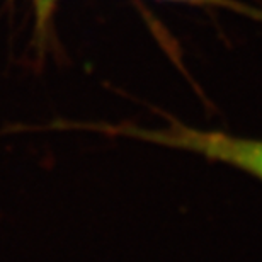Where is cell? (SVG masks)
Listing matches in <instances>:
<instances>
[{
	"mask_svg": "<svg viewBox=\"0 0 262 262\" xmlns=\"http://www.w3.org/2000/svg\"><path fill=\"white\" fill-rule=\"evenodd\" d=\"M34 10H36V33L39 36V45L41 48L45 46L46 34H48V24L53 15L55 5L58 0H33Z\"/></svg>",
	"mask_w": 262,
	"mask_h": 262,
	"instance_id": "2",
	"label": "cell"
},
{
	"mask_svg": "<svg viewBox=\"0 0 262 262\" xmlns=\"http://www.w3.org/2000/svg\"><path fill=\"white\" fill-rule=\"evenodd\" d=\"M82 129H94L109 136H123L151 145L191 151L204 159L235 167L262 182V140L245 138L218 129H201L179 121L159 128L136 124H80Z\"/></svg>",
	"mask_w": 262,
	"mask_h": 262,
	"instance_id": "1",
	"label": "cell"
},
{
	"mask_svg": "<svg viewBox=\"0 0 262 262\" xmlns=\"http://www.w3.org/2000/svg\"><path fill=\"white\" fill-rule=\"evenodd\" d=\"M169 2H181V4H192V5H204V7H227V9H237L242 12H250L249 9L242 5L232 2V0H169Z\"/></svg>",
	"mask_w": 262,
	"mask_h": 262,
	"instance_id": "3",
	"label": "cell"
}]
</instances>
